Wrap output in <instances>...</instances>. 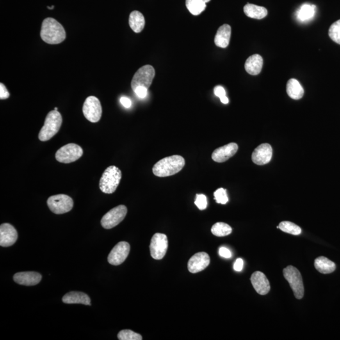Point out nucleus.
Masks as SVG:
<instances>
[{
	"mask_svg": "<svg viewBox=\"0 0 340 340\" xmlns=\"http://www.w3.org/2000/svg\"><path fill=\"white\" fill-rule=\"evenodd\" d=\"M40 37L49 44H59L65 40L66 34L62 25L53 18H47L42 22Z\"/></svg>",
	"mask_w": 340,
	"mask_h": 340,
	"instance_id": "f257e3e1",
	"label": "nucleus"
},
{
	"mask_svg": "<svg viewBox=\"0 0 340 340\" xmlns=\"http://www.w3.org/2000/svg\"><path fill=\"white\" fill-rule=\"evenodd\" d=\"M185 165L186 161L183 157L180 155H173L157 161L152 168V172L156 177H170L180 172Z\"/></svg>",
	"mask_w": 340,
	"mask_h": 340,
	"instance_id": "f03ea898",
	"label": "nucleus"
},
{
	"mask_svg": "<svg viewBox=\"0 0 340 340\" xmlns=\"http://www.w3.org/2000/svg\"><path fill=\"white\" fill-rule=\"evenodd\" d=\"M63 123V118L58 111L50 112L45 118L44 124L38 134V139L41 141H47L53 138L60 129Z\"/></svg>",
	"mask_w": 340,
	"mask_h": 340,
	"instance_id": "7ed1b4c3",
	"label": "nucleus"
},
{
	"mask_svg": "<svg viewBox=\"0 0 340 340\" xmlns=\"http://www.w3.org/2000/svg\"><path fill=\"white\" fill-rule=\"evenodd\" d=\"M122 179V172L120 169L115 166H111L107 168L100 180V190L105 193L111 194L115 192L120 180Z\"/></svg>",
	"mask_w": 340,
	"mask_h": 340,
	"instance_id": "20e7f679",
	"label": "nucleus"
},
{
	"mask_svg": "<svg viewBox=\"0 0 340 340\" xmlns=\"http://www.w3.org/2000/svg\"><path fill=\"white\" fill-rule=\"evenodd\" d=\"M283 273L285 279L291 285L296 298L298 300L302 299L304 294V288L300 271L296 267L290 265L284 269Z\"/></svg>",
	"mask_w": 340,
	"mask_h": 340,
	"instance_id": "39448f33",
	"label": "nucleus"
},
{
	"mask_svg": "<svg viewBox=\"0 0 340 340\" xmlns=\"http://www.w3.org/2000/svg\"><path fill=\"white\" fill-rule=\"evenodd\" d=\"M47 203L49 209L56 214H63L70 212L74 205L72 198L65 194L52 195L48 198Z\"/></svg>",
	"mask_w": 340,
	"mask_h": 340,
	"instance_id": "423d86ee",
	"label": "nucleus"
},
{
	"mask_svg": "<svg viewBox=\"0 0 340 340\" xmlns=\"http://www.w3.org/2000/svg\"><path fill=\"white\" fill-rule=\"evenodd\" d=\"M155 76L154 68L151 65H145L137 71L131 81L132 90H135L139 86L150 87Z\"/></svg>",
	"mask_w": 340,
	"mask_h": 340,
	"instance_id": "0eeeda50",
	"label": "nucleus"
},
{
	"mask_svg": "<svg viewBox=\"0 0 340 340\" xmlns=\"http://www.w3.org/2000/svg\"><path fill=\"white\" fill-rule=\"evenodd\" d=\"M83 150L76 144H68L61 147L56 153V160L63 163L75 162L83 156Z\"/></svg>",
	"mask_w": 340,
	"mask_h": 340,
	"instance_id": "6e6552de",
	"label": "nucleus"
},
{
	"mask_svg": "<svg viewBox=\"0 0 340 340\" xmlns=\"http://www.w3.org/2000/svg\"><path fill=\"white\" fill-rule=\"evenodd\" d=\"M127 213V207L124 205H118L105 214L101 220V225L105 229H110L117 227L124 220Z\"/></svg>",
	"mask_w": 340,
	"mask_h": 340,
	"instance_id": "1a4fd4ad",
	"label": "nucleus"
},
{
	"mask_svg": "<svg viewBox=\"0 0 340 340\" xmlns=\"http://www.w3.org/2000/svg\"><path fill=\"white\" fill-rule=\"evenodd\" d=\"M84 117L91 122H99L102 115V108L100 100L94 96H90L85 100L83 106Z\"/></svg>",
	"mask_w": 340,
	"mask_h": 340,
	"instance_id": "9d476101",
	"label": "nucleus"
},
{
	"mask_svg": "<svg viewBox=\"0 0 340 340\" xmlns=\"http://www.w3.org/2000/svg\"><path fill=\"white\" fill-rule=\"evenodd\" d=\"M168 247L167 236L165 234L156 233L152 237L150 246L151 255L154 260H161L165 256Z\"/></svg>",
	"mask_w": 340,
	"mask_h": 340,
	"instance_id": "9b49d317",
	"label": "nucleus"
},
{
	"mask_svg": "<svg viewBox=\"0 0 340 340\" xmlns=\"http://www.w3.org/2000/svg\"><path fill=\"white\" fill-rule=\"evenodd\" d=\"M130 252V245L127 242L120 241L114 246L108 256L109 263L114 266L119 265L126 260Z\"/></svg>",
	"mask_w": 340,
	"mask_h": 340,
	"instance_id": "f8f14e48",
	"label": "nucleus"
},
{
	"mask_svg": "<svg viewBox=\"0 0 340 340\" xmlns=\"http://www.w3.org/2000/svg\"><path fill=\"white\" fill-rule=\"evenodd\" d=\"M272 154V148L269 144H262L253 151L252 161L257 165H266L271 161Z\"/></svg>",
	"mask_w": 340,
	"mask_h": 340,
	"instance_id": "ddd939ff",
	"label": "nucleus"
},
{
	"mask_svg": "<svg viewBox=\"0 0 340 340\" xmlns=\"http://www.w3.org/2000/svg\"><path fill=\"white\" fill-rule=\"evenodd\" d=\"M210 257L207 253L199 252L191 257L188 262V270L190 273H196L205 270L210 264Z\"/></svg>",
	"mask_w": 340,
	"mask_h": 340,
	"instance_id": "4468645a",
	"label": "nucleus"
},
{
	"mask_svg": "<svg viewBox=\"0 0 340 340\" xmlns=\"http://www.w3.org/2000/svg\"><path fill=\"white\" fill-rule=\"evenodd\" d=\"M18 239V233L15 228L10 224H2L0 227V246L9 247L14 245Z\"/></svg>",
	"mask_w": 340,
	"mask_h": 340,
	"instance_id": "2eb2a0df",
	"label": "nucleus"
},
{
	"mask_svg": "<svg viewBox=\"0 0 340 340\" xmlns=\"http://www.w3.org/2000/svg\"><path fill=\"white\" fill-rule=\"evenodd\" d=\"M238 150V146L236 143H231L214 151L212 159L217 163H223L234 156Z\"/></svg>",
	"mask_w": 340,
	"mask_h": 340,
	"instance_id": "dca6fc26",
	"label": "nucleus"
},
{
	"mask_svg": "<svg viewBox=\"0 0 340 340\" xmlns=\"http://www.w3.org/2000/svg\"><path fill=\"white\" fill-rule=\"evenodd\" d=\"M251 282L255 291L260 295H266L270 291V285L268 278L261 271L253 273L251 277Z\"/></svg>",
	"mask_w": 340,
	"mask_h": 340,
	"instance_id": "f3484780",
	"label": "nucleus"
},
{
	"mask_svg": "<svg viewBox=\"0 0 340 340\" xmlns=\"http://www.w3.org/2000/svg\"><path fill=\"white\" fill-rule=\"evenodd\" d=\"M42 279V275L35 271H24L16 273L13 280L18 284L26 286H34L38 284Z\"/></svg>",
	"mask_w": 340,
	"mask_h": 340,
	"instance_id": "a211bd4d",
	"label": "nucleus"
},
{
	"mask_svg": "<svg viewBox=\"0 0 340 340\" xmlns=\"http://www.w3.org/2000/svg\"><path fill=\"white\" fill-rule=\"evenodd\" d=\"M230 36H231V27L228 24H224L219 28L217 32L214 42L217 46L221 48H227L229 44Z\"/></svg>",
	"mask_w": 340,
	"mask_h": 340,
	"instance_id": "6ab92c4d",
	"label": "nucleus"
},
{
	"mask_svg": "<svg viewBox=\"0 0 340 340\" xmlns=\"http://www.w3.org/2000/svg\"><path fill=\"white\" fill-rule=\"evenodd\" d=\"M263 58L259 54L249 57L246 60L245 68L246 72L251 75H258L260 74L263 67Z\"/></svg>",
	"mask_w": 340,
	"mask_h": 340,
	"instance_id": "aec40b11",
	"label": "nucleus"
},
{
	"mask_svg": "<svg viewBox=\"0 0 340 340\" xmlns=\"http://www.w3.org/2000/svg\"><path fill=\"white\" fill-rule=\"evenodd\" d=\"M63 302L65 303H81L90 305V298L87 294L81 292H70L65 294L63 298Z\"/></svg>",
	"mask_w": 340,
	"mask_h": 340,
	"instance_id": "412c9836",
	"label": "nucleus"
},
{
	"mask_svg": "<svg viewBox=\"0 0 340 340\" xmlns=\"http://www.w3.org/2000/svg\"><path fill=\"white\" fill-rule=\"evenodd\" d=\"M244 12L247 17L258 20L263 19L268 15V11L264 6L250 3L244 6Z\"/></svg>",
	"mask_w": 340,
	"mask_h": 340,
	"instance_id": "4be33fe9",
	"label": "nucleus"
},
{
	"mask_svg": "<svg viewBox=\"0 0 340 340\" xmlns=\"http://www.w3.org/2000/svg\"><path fill=\"white\" fill-rule=\"evenodd\" d=\"M129 24L132 31L135 33H140L145 26V19L142 13L138 11H133L129 16Z\"/></svg>",
	"mask_w": 340,
	"mask_h": 340,
	"instance_id": "5701e85b",
	"label": "nucleus"
},
{
	"mask_svg": "<svg viewBox=\"0 0 340 340\" xmlns=\"http://www.w3.org/2000/svg\"><path fill=\"white\" fill-rule=\"evenodd\" d=\"M314 266L316 270L323 274L333 272L336 269V264L325 257H319L315 260Z\"/></svg>",
	"mask_w": 340,
	"mask_h": 340,
	"instance_id": "b1692460",
	"label": "nucleus"
},
{
	"mask_svg": "<svg viewBox=\"0 0 340 340\" xmlns=\"http://www.w3.org/2000/svg\"><path fill=\"white\" fill-rule=\"evenodd\" d=\"M316 9V6L314 4L308 3L302 4L297 11V19L301 22L309 21L314 17Z\"/></svg>",
	"mask_w": 340,
	"mask_h": 340,
	"instance_id": "393cba45",
	"label": "nucleus"
},
{
	"mask_svg": "<svg viewBox=\"0 0 340 340\" xmlns=\"http://www.w3.org/2000/svg\"><path fill=\"white\" fill-rule=\"evenodd\" d=\"M286 90L287 94L294 100L302 99L304 93V91L300 82L294 78L289 79L287 82Z\"/></svg>",
	"mask_w": 340,
	"mask_h": 340,
	"instance_id": "a878e982",
	"label": "nucleus"
},
{
	"mask_svg": "<svg viewBox=\"0 0 340 340\" xmlns=\"http://www.w3.org/2000/svg\"><path fill=\"white\" fill-rule=\"evenodd\" d=\"M186 6L193 15H198L206 8L204 0H186Z\"/></svg>",
	"mask_w": 340,
	"mask_h": 340,
	"instance_id": "bb28decb",
	"label": "nucleus"
},
{
	"mask_svg": "<svg viewBox=\"0 0 340 340\" xmlns=\"http://www.w3.org/2000/svg\"><path fill=\"white\" fill-rule=\"evenodd\" d=\"M211 232L216 236H227L231 233L232 228L225 223H217L212 226Z\"/></svg>",
	"mask_w": 340,
	"mask_h": 340,
	"instance_id": "cd10ccee",
	"label": "nucleus"
},
{
	"mask_svg": "<svg viewBox=\"0 0 340 340\" xmlns=\"http://www.w3.org/2000/svg\"><path fill=\"white\" fill-rule=\"evenodd\" d=\"M279 229L283 232L293 235H300L302 232L301 227L289 221H283L279 224Z\"/></svg>",
	"mask_w": 340,
	"mask_h": 340,
	"instance_id": "c85d7f7f",
	"label": "nucleus"
},
{
	"mask_svg": "<svg viewBox=\"0 0 340 340\" xmlns=\"http://www.w3.org/2000/svg\"><path fill=\"white\" fill-rule=\"evenodd\" d=\"M118 339L120 340H141L143 337L138 333L132 332L130 330L120 331L117 335Z\"/></svg>",
	"mask_w": 340,
	"mask_h": 340,
	"instance_id": "c756f323",
	"label": "nucleus"
},
{
	"mask_svg": "<svg viewBox=\"0 0 340 340\" xmlns=\"http://www.w3.org/2000/svg\"><path fill=\"white\" fill-rule=\"evenodd\" d=\"M329 36L335 42L340 44V20L333 23L329 29Z\"/></svg>",
	"mask_w": 340,
	"mask_h": 340,
	"instance_id": "7c9ffc66",
	"label": "nucleus"
},
{
	"mask_svg": "<svg viewBox=\"0 0 340 340\" xmlns=\"http://www.w3.org/2000/svg\"><path fill=\"white\" fill-rule=\"evenodd\" d=\"M214 199L218 204H226L229 200L228 198L227 190L223 188L218 189L214 193Z\"/></svg>",
	"mask_w": 340,
	"mask_h": 340,
	"instance_id": "2f4dec72",
	"label": "nucleus"
},
{
	"mask_svg": "<svg viewBox=\"0 0 340 340\" xmlns=\"http://www.w3.org/2000/svg\"><path fill=\"white\" fill-rule=\"evenodd\" d=\"M195 204L201 211L206 209L207 206L206 196L204 195V194H197L196 195Z\"/></svg>",
	"mask_w": 340,
	"mask_h": 340,
	"instance_id": "473e14b6",
	"label": "nucleus"
},
{
	"mask_svg": "<svg viewBox=\"0 0 340 340\" xmlns=\"http://www.w3.org/2000/svg\"><path fill=\"white\" fill-rule=\"evenodd\" d=\"M134 93L140 99H145L148 94V89L147 88L143 87V86H139L134 90Z\"/></svg>",
	"mask_w": 340,
	"mask_h": 340,
	"instance_id": "72a5a7b5",
	"label": "nucleus"
},
{
	"mask_svg": "<svg viewBox=\"0 0 340 340\" xmlns=\"http://www.w3.org/2000/svg\"><path fill=\"white\" fill-rule=\"evenodd\" d=\"M9 97H10V93H9L7 88L3 83H0V99H7Z\"/></svg>",
	"mask_w": 340,
	"mask_h": 340,
	"instance_id": "f704fd0d",
	"label": "nucleus"
},
{
	"mask_svg": "<svg viewBox=\"0 0 340 340\" xmlns=\"http://www.w3.org/2000/svg\"><path fill=\"white\" fill-rule=\"evenodd\" d=\"M214 92L216 97L220 98V99L226 97V91L223 86H216V87L214 88Z\"/></svg>",
	"mask_w": 340,
	"mask_h": 340,
	"instance_id": "c9c22d12",
	"label": "nucleus"
},
{
	"mask_svg": "<svg viewBox=\"0 0 340 340\" xmlns=\"http://www.w3.org/2000/svg\"><path fill=\"white\" fill-rule=\"evenodd\" d=\"M219 254L221 257L225 258V259H229L231 257L232 254L229 249L225 247H221L219 251Z\"/></svg>",
	"mask_w": 340,
	"mask_h": 340,
	"instance_id": "e433bc0d",
	"label": "nucleus"
},
{
	"mask_svg": "<svg viewBox=\"0 0 340 340\" xmlns=\"http://www.w3.org/2000/svg\"><path fill=\"white\" fill-rule=\"evenodd\" d=\"M243 260L241 259H238L234 264V270L236 271H241L243 268Z\"/></svg>",
	"mask_w": 340,
	"mask_h": 340,
	"instance_id": "4c0bfd02",
	"label": "nucleus"
},
{
	"mask_svg": "<svg viewBox=\"0 0 340 340\" xmlns=\"http://www.w3.org/2000/svg\"><path fill=\"white\" fill-rule=\"evenodd\" d=\"M120 102L121 103V104H122L123 106H124V107H125V108L127 109L130 108L132 105L131 100L127 97H121L120 99Z\"/></svg>",
	"mask_w": 340,
	"mask_h": 340,
	"instance_id": "58836bf2",
	"label": "nucleus"
},
{
	"mask_svg": "<svg viewBox=\"0 0 340 340\" xmlns=\"http://www.w3.org/2000/svg\"><path fill=\"white\" fill-rule=\"evenodd\" d=\"M220 100L221 102L224 104H227L228 103H229V99H228V98L227 97V96L223 98V99H221Z\"/></svg>",
	"mask_w": 340,
	"mask_h": 340,
	"instance_id": "ea45409f",
	"label": "nucleus"
},
{
	"mask_svg": "<svg viewBox=\"0 0 340 340\" xmlns=\"http://www.w3.org/2000/svg\"><path fill=\"white\" fill-rule=\"evenodd\" d=\"M54 6H47V8L49 9V10H52V9H54Z\"/></svg>",
	"mask_w": 340,
	"mask_h": 340,
	"instance_id": "a19ab883",
	"label": "nucleus"
},
{
	"mask_svg": "<svg viewBox=\"0 0 340 340\" xmlns=\"http://www.w3.org/2000/svg\"><path fill=\"white\" fill-rule=\"evenodd\" d=\"M205 3H208L211 0H204Z\"/></svg>",
	"mask_w": 340,
	"mask_h": 340,
	"instance_id": "79ce46f5",
	"label": "nucleus"
},
{
	"mask_svg": "<svg viewBox=\"0 0 340 340\" xmlns=\"http://www.w3.org/2000/svg\"><path fill=\"white\" fill-rule=\"evenodd\" d=\"M54 110L58 111V108H57V107H56V108L54 109Z\"/></svg>",
	"mask_w": 340,
	"mask_h": 340,
	"instance_id": "37998d69",
	"label": "nucleus"
}]
</instances>
